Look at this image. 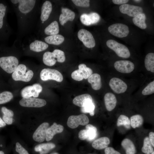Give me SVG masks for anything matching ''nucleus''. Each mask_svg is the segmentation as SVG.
I'll return each instance as SVG.
<instances>
[{"instance_id": "obj_1", "label": "nucleus", "mask_w": 154, "mask_h": 154, "mask_svg": "<svg viewBox=\"0 0 154 154\" xmlns=\"http://www.w3.org/2000/svg\"><path fill=\"white\" fill-rule=\"evenodd\" d=\"M27 68L23 64L18 65L12 75L13 79L15 81H21L25 82L29 81L33 76V72L31 70L26 72Z\"/></svg>"}, {"instance_id": "obj_2", "label": "nucleus", "mask_w": 154, "mask_h": 154, "mask_svg": "<svg viewBox=\"0 0 154 154\" xmlns=\"http://www.w3.org/2000/svg\"><path fill=\"white\" fill-rule=\"evenodd\" d=\"M106 44L108 48L114 51L120 57L127 58L130 56V52L128 48L114 40L110 39L108 40Z\"/></svg>"}, {"instance_id": "obj_3", "label": "nucleus", "mask_w": 154, "mask_h": 154, "mask_svg": "<svg viewBox=\"0 0 154 154\" xmlns=\"http://www.w3.org/2000/svg\"><path fill=\"white\" fill-rule=\"evenodd\" d=\"M18 64L19 60L15 56H9L0 57V67L7 73L13 72Z\"/></svg>"}, {"instance_id": "obj_4", "label": "nucleus", "mask_w": 154, "mask_h": 154, "mask_svg": "<svg viewBox=\"0 0 154 154\" xmlns=\"http://www.w3.org/2000/svg\"><path fill=\"white\" fill-rule=\"evenodd\" d=\"M93 73L92 69L86 66L84 64H81L78 66V69L74 71L71 74L72 78L74 80L80 81L84 79H86Z\"/></svg>"}, {"instance_id": "obj_5", "label": "nucleus", "mask_w": 154, "mask_h": 154, "mask_svg": "<svg viewBox=\"0 0 154 154\" xmlns=\"http://www.w3.org/2000/svg\"><path fill=\"white\" fill-rule=\"evenodd\" d=\"M41 79L43 81L53 80L61 82L63 80L62 74L57 70L47 68L42 69L40 73Z\"/></svg>"}, {"instance_id": "obj_6", "label": "nucleus", "mask_w": 154, "mask_h": 154, "mask_svg": "<svg viewBox=\"0 0 154 154\" xmlns=\"http://www.w3.org/2000/svg\"><path fill=\"white\" fill-rule=\"evenodd\" d=\"M108 30L111 34L119 38L125 37L129 33L128 26L121 23L112 24L109 27Z\"/></svg>"}, {"instance_id": "obj_7", "label": "nucleus", "mask_w": 154, "mask_h": 154, "mask_svg": "<svg viewBox=\"0 0 154 154\" xmlns=\"http://www.w3.org/2000/svg\"><path fill=\"white\" fill-rule=\"evenodd\" d=\"M79 39L86 47L91 48L96 45L95 39L92 33L88 30L83 29L79 31L77 34Z\"/></svg>"}, {"instance_id": "obj_8", "label": "nucleus", "mask_w": 154, "mask_h": 154, "mask_svg": "<svg viewBox=\"0 0 154 154\" xmlns=\"http://www.w3.org/2000/svg\"><path fill=\"white\" fill-rule=\"evenodd\" d=\"M89 122V119L87 116L84 114L78 115H72L70 116L67 121V125L69 127L74 129L79 125H85Z\"/></svg>"}, {"instance_id": "obj_9", "label": "nucleus", "mask_w": 154, "mask_h": 154, "mask_svg": "<svg viewBox=\"0 0 154 154\" xmlns=\"http://www.w3.org/2000/svg\"><path fill=\"white\" fill-rule=\"evenodd\" d=\"M13 4H18V9L23 14H27L31 12L33 9L36 3L35 0H11Z\"/></svg>"}, {"instance_id": "obj_10", "label": "nucleus", "mask_w": 154, "mask_h": 154, "mask_svg": "<svg viewBox=\"0 0 154 154\" xmlns=\"http://www.w3.org/2000/svg\"><path fill=\"white\" fill-rule=\"evenodd\" d=\"M114 66L118 72L123 73H129L134 69V64L128 60H119L116 61Z\"/></svg>"}, {"instance_id": "obj_11", "label": "nucleus", "mask_w": 154, "mask_h": 154, "mask_svg": "<svg viewBox=\"0 0 154 154\" xmlns=\"http://www.w3.org/2000/svg\"><path fill=\"white\" fill-rule=\"evenodd\" d=\"M109 85L112 90L117 94L124 93L127 88V85L124 81L116 77H113L110 80Z\"/></svg>"}, {"instance_id": "obj_12", "label": "nucleus", "mask_w": 154, "mask_h": 154, "mask_svg": "<svg viewBox=\"0 0 154 154\" xmlns=\"http://www.w3.org/2000/svg\"><path fill=\"white\" fill-rule=\"evenodd\" d=\"M19 104L22 106L28 107H41L45 106L46 101L44 99L30 97L23 98L19 101Z\"/></svg>"}, {"instance_id": "obj_13", "label": "nucleus", "mask_w": 154, "mask_h": 154, "mask_svg": "<svg viewBox=\"0 0 154 154\" xmlns=\"http://www.w3.org/2000/svg\"><path fill=\"white\" fill-rule=\"evenodd\" d=\"M119 9L121 13L131 17H135L143 12L141 7L127 4L121 5Z\"/></svg>"}, {"instance_id": "obj_14", "label": "nucleus", "mask_w": 154, "mask_h": 154, "mask_svg": "<svg viewBox=\"0 0 154 154\" xmlns=\"http://www.w3.org/2000/svg\"><path fill=\"white\" fill-rule=\"evenodd\" d=\"M49 125L47 122H44L40 124L33 134L34 140L40 143L43 141L45 139L46 131Z\"/></svg>"}, {"instance_id": "obj_15", "label": "nucleus", "mask_w": 154, "mask_h": 154, "mask_svg": "<svg viewBox=\"0 0 154 154\" xmlns=\"http://www.w3.org/2000/svg\"><path fill=\"white\" fill-rule=\"evenodd\" d=\"M100 19V17L97 13L92 12L89 14L83 13L80 17L81 22L84 25L89 26L98 23Z\"/></svg>"}, {"instance_id": "obj_16", "label": "nucleus", "mask_w": 154, "mask_h": 154, "mask_svg": "<svg viewBox=\"0 0 154 154\" xmlns=\"http://www.w3.org/2000/svg\"><path fill=\"white\" fill-rule=\"evenodd\" d=\"M62 13L60 15L59 21L60 24L63 25L68 21H73L75 16L74 12L67 8H62Z\"/></svg>"}, {"instance_id": "obj_17", "label": "nucleus", "mask_w": 154, "mask_h": 154, "mask_svg": "<svg viewBox=\"0 0 154 154\" xmlns=\"http://www.w3.org/2000/svg\"><path fill=\"white\" fill-rule=\"evenodd\" d=\"M64 129V127L61 125L57 124L54 122L53 124L47 128L45 139L47 141L51 140L56 134L62 132Z\"/></svg>"}, {"instance_id": "obj_18", "label": "nucleus", "mask_w": 154, "mask_h": 154, "mask_svg": "<svg viewBox=\"0 0 154 154\" xmlns=\"http://www.w3.org/2000/svg\"><path fill=\"white\" fill-rule=\"evenodd\" d=\"M104 99L106 110L108 111L113 110L116 106L117 102L115 96L112 93H107L105 95Z\"/></svg>"}, {"instance_id": "obj_19", "label": "nucleus", "mask_w": 154, "mask_h": 154, "mask_svg": "<svg viewBox=\"0 0 154 154\" xmlns=\"http://www.w3.org/2000/svg\"><path fill=\"white\" fill-rule=\"evenodd\" d=\"M52 10V5L51 2L48 1H45L41 9L40 19L42 21H45L48 19Z\"/></svg>"}, {"instance_id": "obj_20", "label": "nucleus", "mask_w": 154, "mask_h": 154, "mask_svg": "<svg viewBox=\"0 0 154 154\" xmlns=\"http://www.w3.org/2000/svg\"><path fill=\"white\" fill-rule=\"evenodd\" d=\"M92 101V98L89 94H85L75 97L73 100L74 104L78 106L83 108L88 102Z\"/></svg>"}, {"instance_id": "obj_21", "label": "nucleus", "mask_w": 154, "mask_h": 154, "mask_svg": "<svg viewBox=\"0 0 154 154\" xmlns=\"http://www.w3.org/2000/svg\"><path fill=\"white\" fill-rule=\"evenodd\" d=\"M88 82L90 84L92 88L94 90H100L102 86L101 77L98 73L92 74L88 78Z\"/></svg>"}, {"instance_id": "obj_22", "label": "nucleus", "mask_w": 154, "mask_h": 154, "mask_svg": "<svg viewBox=\"0 0 154 154\" xmlns=\"http://www.w3.org/2000/svg\"><path fill=\"white\" fill-rule=\"evenodd\" d=\"M48 47V44L42 41L35 40L31 42L29 46L31 50L37 52L43 51Z\"/></svg>"}, {"instance_id": "obj_23", "label": "nucleus", "mask_w": 154, "mask_h": 154, "mask_svg": "<svg viewBox=\"0 0 154 154\" xmlns=\"http://www.w3.org/2000/svg\"><path fill=\"white\" fill-rule=\"evenodd\" d=\"M110 143V140L108 137H102L94 140L92 144V146L96 149H102L107 147Z\"/></svg>"}, {"instance_id": "obj_24", "label": "nucleus", "mask_w": 154, "mask_h": 154, "mask_svg": "<svg viewBox=\"0 0 154 154\" xmlns=\"http://www.w3.org/2000/svg\"><path fill=\"white\" fill-rule=\"evenodd\" d=\"M39 94L33 86L25 87L21 92V95L23 98H27L32 96L34 98L38 97Z\"/></svg>"}, {"instance_id": "obj_25", "label": "nucleus", "mask_w": 154, "mask_h": 154, "mask_svg": "<svg viewBox=\"0 0 154 154\" xmlns=\"http://www.w3.org/2000/svg\"><path fill=\"white\" fill-rule=\"evenodd\" d=\"M44 40L46 43L59 45L64 41V38L61 35L57 34L48 36L44 38Z\"/></svg>"}, {"instance_id": "obj_26", "label": "nucleus", "mask_w": 154, "mask_h": 154, "mask_svg": "<svg viewBox=\"0 0 154 154\" xmlns=\"http://www.w3.org/2000/svg\"><path fill=\"white\" fill-rule=\"evenodd\" d=\"M121 145L125 150L126 154H135L136 152L135 145L131 141L127 138L124 139Z\"/></svg>"}, {"instance_id": "obj_27", "label": "nucleus", "mask_w": 154, "mask_h": 154, "mask_svg": "<svg viewBox=\"0 0 154 154\" xmlns=\"http://www.w3.org/2000/svg\"><path fill=\"white\" fill-rule=\"evenodd\" d=\"M55 147V145L52 143H42L36 145L34 149L36 151L39 152L40 154H46Z\"/></svg>"}, {"instance_id": "obj_28", "label": "nucleus", "mask_w": 154, "mask_h": 154, "mask_svg": "<svg viewBox=\"0 0 154 154\" xmlns=\"http://www.w3.org/2000/svg\"><path fill=\"white\" fill-rule=\"evenodd\" d=\"M146 17L143 13H140L134 17L132 19L133 23L142 29H145L147 26L145 22Z\"/></svg>"}, {"instance_id": "obj_29", "label": "nucleus", "mask_w": 154, "mask_h": 154, "mask_svg": "<svg viewBox=\"0 0 154 154\" xmlns=\"http://www.w3.org/2000/svg\"><path fill=\"white\" fill-rule=\"evenodd\" d=\"M59 31L58 23L54 21L46 27L44 30V33L49 36L58 34Z\"/></svg>"}, {"instance_id": "obj_30", "label": "nucleus", "mask_w": 154, "mask_h": 154, "mask_svg": "<svg viewBox=\"0 0 154 154\" xmlns=\"http://www.w3.org/2000/svg\"><path fill=\"white\" fill-rule=\"evenodd\" d=\"M145 66L147 71L154 72V53H149L146 56L144 60Z\"/></svg>"}, {"instance_id": "obj_31", "label": "nucleus", "mask_w": 154, "mask_h": 154, "mask_svg": "<svg viewBox=\"0 0 154 154\" xmlns=\"http://www.w3.org/2000/svg\"><path fill=\"white\" fill-rule=\"evenodd\" d=\"M56 59L52 52L47 51L44 54L42 60L45 65L48 66H52L56 64Z\"/></svg>"}, {"instance_id": "obj_32", "label": "nucleus", "mask_w": 154, "mask_h": 154, "mask_svg": "<svg viewBox=\"0 0 154 154\" xmlns=\"http://www.w3.org/2000/svg\"><path fill=\"white\" fill-rule=\"evenodd\" d=\"M1 110L4 114L3 118L4 121L7 124H11L13 122L12 117L14 115L13 111L5 107H2Z\"/></svg>"}, {"instance_id": "obj_33", "label": "nucleus", "mask_w": 154, "mask_h": 154, "mask_svg": "<svg viewBox=\"0 0 154 154\" xmlns=\"http://www.w3.org/2000/svg\"><path fill=\"white\" fill-rule=\"evenodd\" d=\"M130 121L131 126L133 128H135L142 125L143 123V119L141 116L137 114L131 116Z\"/></svg>"}, {"instance_id": "obj_34", "label": "nucleus", "mask_w": 154, "mask_h": 154, "mask_svg": "<svg viewBox=\"0 0 154 154\" xmlns=\"http://www.w3.org/2000/svg\"><path fill=\"white\" fill-rule=\"evenodd\" d=\"M117 125L118 127L123 126L127 129H129L131 128L130 121L129 118L123 115H120L118 118Z\"/></svg>"}, {"instance_id": "obj_35", "label": "nucleus", "mask_w": 154, "mask_h": 154, "mask_svg": "<svg viewBox=\"0 0 154 154\" xmlns=\"http://www.w3.org/2000/svg\"><path fill=\"white\" fill-rule=\"evenodd\" d=\"M152 146L149 138L146 137L143 140V145L141 149L142 151L145 154H150L153 151Z\"/></svg>"}, {"instance_id": "obj_36", "label": "nucleus", "mask_w": 154, "mask_h": 154, "mask_svg": "<svg viewBox=\"0 0 154 154\" xmlns=\"http://www.w3.org/2000/svg\"><path fill=\"white\" fill-rule=\"evenodd\" d=\"M88 137L87 139L91 140L93 139L96 135L97 129L96 127L93 125L88 124L86 126Z\"/></svg>"}, {"instance_id": "obj_37", "label": "nucleus", "mask_w": 154, "mask_h": 154, "mask_svg": "<svg viewBox=\"0 0 154 154\" xmlns=\"http://www.w3.org/2000/svg\"><path fill=\"white\" fill-rule=\"evenodd\" d=\"M6 7L3 3H0V30L3 29L4 19L6 15Z\"/></svg>"}, {"instance_id": "obj_38", "label": "nucleus", "mask_w": 154, "mask_h": 154, "mask_svg": "<svg viewBox=\"0 0 154 154\" xmlns=\"http://www.w3.org/2000/svg\"><path fill=\"white\" fill-rule=\"evenodd\" d=\"M12 94L11 92L5 91L0 94V104H2L10 101L13 98Z\"/></svg>"}, {"instance_id": "obj_39", "label": "nucleus", "mask_w": 154, "mask_h": 154, "mask_svg": "<svg viewBox=\"0 0 154 154\" xmlns=\"http://www.w3.org/2000/svg\"><path fill=\"white\" fill-rule=\"evenodd\" d=\"M95 105L92 101L87 103L83 108H82L81 111L83 113H89L90 115L93 116L94 114Z\"/></svg>"}, {"instance_id": "obj_40", "label": "nucleus", "mask_w": 154, "mask_h": 154, "mask_svg": "<svg viewBox=\"0 0 154 154\" xmlns=\"http://www.w3.org/2000/svg\"><path fill=\"white\" fill-rule=\"evenodd\" d=\"M52 52L56 59V61L60 63L63 62L65 61L66 58L63 51L56 49L54 50Z\"/></svg>"}, {"instance_id": "obj_41", "label": "nucleus", "mask_w": 154, "mask_h": 154, "mask_svg": "<svg viewBox=\"0 0 154 154\" xmlns=\"http://www.w3.org/2000/svg\"><path fill=\"white\" fill-rule=\"evenodd\" d=\"M154 93V81L150 82L143 90L142 94L143 95H150Z\"/></svg>"}, {"instance_id": "obj_42", "label": "nucleus", "mask_w": 154, "mask_h": 154, "mask_svg": "<svg viewBox=\"0 0 154 154\" xmlns=\"http://www.w3.org/2000/svg\"><path fill=\"white\" fill-rule=\"evenodd\" d=\"M72 1L77 6L86 7L90 6V1L89 0H72Z\"/></svg>"}, {"instance_id": "obj_43", "label": "nucleus", "mask_w": 154, "mask_h": 154, "mask_svg": "<svg viewBox=\"0 0 154 154\" xmlns=\"http://www.w3.org/2000/svg\"><path fill=\"white\" fill-rule=\"evenodd\" d=\"M15 149L19 154H29L27 151L18 142L16 143Z\"/></svg>"}, {"instance_id": "obj_44", "label": "nucleus", "mask_w": 154, "mask_h": 154, "mask_svg": "<svg viewBox=\"0 0 154 154\" xmlns=\"http://www.w3.org/2000/svg\"><path fill=\"white\" fill-rule=\"evenodd\" d=\"M78 138L81 140L87 139L88 137L87 131L86 129L80 130L78 133Z\"/></svg>"}, {"instance_id": "obj_45", "label": "nucleus", "mask_w": 154, "mask_h": 154, "mask_svg": "<svg viewBox=\"0 0 154 154\" xmlns=\"http://www.w3.org/2000/svg\"><path fill=\"white\" fill-rule=\"evenodd\" d=\"M105 154H121L119 152L115 150L111 147L106 148L104 150Z\"/></svg>"}, {"instance_id": "obj_46", "label": "nucleus", "mask_w": 154, "mask_h": 154, "mask_svg": "<svg viewBox=\"0 0 154 154\" xmlns=\"http://www.w3.org/2000/svg\"><path fill=\"white\" fill-rule=\"evenodd\" d=\"M129 0H112L113 3L117 5H123L127 3Z\"/></svg>"}, {"instance_id": "obj_47", "label": "nucleus", "mask_w": 154, "mask_h": 154, "mask_svg": "<svg viewBox=\"0 0 154 154\" xmlns=\"http://www.w3.org/2000/svg\"><path fill=\"white\" fill-rule=\"evenodd\" d=\"M32 86L35 88L36 91L39 94L42 92V88L39 84H35Z\"/></svg>"}, {"instance_id": "obj_48", "label": "nucleus", "mask_w": 154, "mask_h": 154, "mask_svg": "<svg viewBox=\"0 0 154 154\" xmlns=\"http://www.w3.org/2000/svg\"><path fill=\"white\" fill-rule=\"evenodd\" d=\"M149 139L150 142L153 146L154 147V133L151 132L149 133Z\"/></svg>"}, {"instance_id": "obj_49", "label": "nucleus", "mask_w": 154, "mask_h": 154, "mask_svg": "<svg viewBox=\"0 0 154 154\" xmlns=\"http://www.w3.org/2000/svg\"><path fill=\"white\" fill-rule=\"evenodd\" d=\"M6 125L5 122L0 117V127H3Z\"/></svg>"}, {"instance_id": "obj_50", "label": "nucleus", "mask_w": 154, "mask_h": 154, "mask_svg": "<svg viewBox=\"0 0 154 154\" xmlns=\"http://www.w3.org/2000/svg\"><path fill=\"white\" fill-rule=\"evenodd\" d=\"M133 1L139 3L141 1L140 0H133Z\"/></svg>"}, {"instance_id": "obj_51", "label": "nucleus", "mask_w": 154, "mask_h": 154, "mask_svg": "<svg viewBox=\"0 0 154 154\" xmlns=\"http://www.w3.org/2000/svg\"><path fill=\"white\" fill-rule=\"evenodd\" d=\"M0 154H5V153L3 151H0Z\"/></svg>"}, {"instance_id": "obj_52", "label": "nucleus", "mask_w": 154, "mask_h": 154, "mask_svg": "<svg viewBox=\"0 0 154 154\" xmlns=\"http://www.w3.org/2000/svg\"><path fill=\"white\" fill-rule=\"evenodd\" d=\"M151 154H154V151H153L152 153H151Z\"/></svg>"}, {"instance_id": "obj_53", "label": "nucleus", "mask_w": 154, "mask_h": 154, "mask_svg": "<svg viewBox=\"0 0 154 154\" xmlns=\"http://www.w3.org/2000/svg\"><path fill=\"white\" fill-rule=\"evenodd\" d=\"M52 154H58L56 153H52Z\"/></svg>"}]
</instances>
